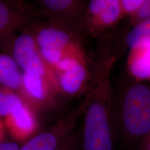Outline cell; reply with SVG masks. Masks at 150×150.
<instances>
[{"label":"cell","instance_id":"6da1fadb","mask_svg":"<svg viewBox=\"0 0 150 150\" xmlns=\"http://www.w3.org/2000/svg\"><path fill=\"white\" fill-rule=\"evenodd\" d=\"M113 63L111 58L104 65L83 103L84 120L79 150H114L116 132L110 81Z\"/></svg>","mask_w":150,"mask_h":150},{"label":"cell","instance_id":"7a4b0ae2","mask_svg":"<svg viewBox=\"0 0 150 150\" xmlns=\"http://www.w3.org/2000/svg\"><path fill=\"white\" fill-rule=\"evenodd\" d=\"M116 136L135 145L150 138V88L134 83L127 88L118 119L113 120Z\"/></svg>","mask_w":150,"mask_h":150},{"label":"cell","instance_id":"3957f363","mask_svg":"<svg viewBox=\"0 0 150 150\" xmlns=\"http://www.w3.org/2000/svg\"><path fill=\"white\" fill-rule=\"evenodd\" d=\"M53 70L59 91L69 95L80 93L88 78L85 56L77 45L65 54Z\"/></svg>","mask_w":150,"mask_h":150},{"label":"cell","instance_id":"277c9868","mask_svg":"<svg viewBox=\"0 0 150 150\" xmlns=\"http://www.w3.org/2000/svg\"><path fill=\"white\" fill-rule=\"evenodd\" d=\"M13 55L24 73L46 79L60 92L54 70L41 56L35 37L24 33L16 38L13 42Z\"/></svg>","mask_w":150,"mask_h":150},{"label":"cell","instance_id":"5b68a950","mask_svg":"<svg viewBox=\"0 0 150 150\" xmlns=\"http://www.w3.org/2000/svg\"><path fill=\"white\" fill-rule=\"evenodd\" d=\"M83 110L82 104L78 109L62 117L50 128L28 140L19 150H57L65 138L73 132Z\"/></svg>","mask_w":150,"mask_h":150},{"label":"cell","instance_id":"8992f818","mask_svg":"<svg viewBox=\"0 0 150 150\" xmlns=\"http://www.w3.org/2000/svg\"><path fill=\"white\" fill-rule=\"evenodd\" d=\"M35 39L41 56L52 70L65 54L76 45L68 31L52 26L41 29Z\"/></svg>","mask_w":150,"mask_h":150},{"label":"cell","instance_id":"52a82bcc","mask_svg":"<svg viewBox=\"0 0 150 150\" xmlns=\"http://www.w3.org/2000/svg\"><path fill=\"white\" fill-rule=\"evenodd\" d=\"M9 132L16 140H28L34 136L38 123L33 109L17 95L10 113L6 116Z\"/></svg>","mask_w":150,"mask_h":150},{"label":"cell","instance_id":"ba28073f","mask_svg":"<svg viewBox=\"0 0 150 150\" xmlns=\"http://www.w3.org/2000/svg\"><path fill=\"white\" fill-rule=\"evenodd\" d=\"M87 13L91 25L96 31L112 27L123 14L120 1L117 0H92Z\"/></svg>","mask_w":150,"mask_h":150},{"label":"cell","instance_id":"9c48e42d","mask_svg":"<svg viewBox=\"0 0 150 150\" xmlns=\"http://www.w3.org/2000/svg\"><path fill=\"white\" fill-rule=\"evenodd\" d=\"M20 91L23 96L37 107L51 104L54 92H59L46 79L24 72Z\"/></svg>","mask_w":150,"mask_h":150},{"label":"cell","instance_id":"30bf717a","mask_svg":"<svg viewBox=\"0 0 150 150\" xmlns=\"http://www.w3.org/2000/svg\"><path fill=\"white\" fill-rule=\"evenodd\" d=\"M27 20L16 3L0 1V42L10 39Z\"/></svg>","mask_w":150,"mask_h":150},{"label":"cell","instance_id":"8fae6325","mask_svg":"<svg viewBox=\"0 0 150 150\" xmlns=\"http://www.w3.org/2000/svg\"><path fill=\"white\" fill-rule=\"evenodd\" d=\"M22 74L12 56L0 54V83L9 90H20Z\"/></svg>","mask_w":150,"mask_h":150},{"label":"cell","instance_id":"7c38bea8","mask_svg":"<svg viewBox=\"0 0 150 150\" xmlns=\"http://www.w3.org/2000/svg\"><path fill=\"white\" fill-rule=\"evenodd\" d=\"M128 68L136 79H150V47L131 50L128 58Z\"/></svg>","mask_w":150,"mask_h":150},{"label":"cell","instance_id":"4fadbf2b","mask_svg":"<svg viewBox=\"0 0 150 150\" xmlns=\"http://www.w3.org/2000/svg\"><path fill=\"white\" fill-rule=\"evenodd\" d=\"M126 43L131 50L150 47V19L136 24L126 36Z\"/></svg>","mask_w":150,"mask_h":150},{"label":"cell","instance_id":"5bb4252c","mask_svg":"<svg viewBox=\"0 0 150 150\" xmlns=\"http://www.w3.org/2000/svg\"><path fill=\"white\" fill-rule=\"evenodd\" d=\"M43 8L50 14H62L68 12L76 4L70 0H45L40 1Z\"/></svg>","mask_w":150,"mask_h":150},{"label":"cell","instance_id":"9a60e30c","mask_svg":"<svg viewBox=\"0 0 150 150\" xmlns=\"http://www.w3.org/2000/svg\"><path fill=\"white\" fill-rule=\"evenodd\" d=\"M17 94L9 89L0 88V117L7 116L10 113Z\"/></svg>","mask_w":150,"mask_h":150},{"label":"cell","instance_id":"2e32d148","mask_svg":"<svg viewBox=\"0 0 150 150\" xmlns=\"http://www.w3.org/2000/svg\"><path fill=\"white\" fill-rule=\"evenodd\" d=\"M57 150H79V136L72 132Z\"/></svg>","mask_w":150,"mask_h":150},{"label":"cell","instance_id":"e0dca14e","mask_svg":"<svg viewBox=\"0 0 150 150\" xmlns=\"http://www.w3.org/2000/svg\"><path fill=\"white\" fill-rule=\"evenodd\" d=\"M133 18L136 24L150 19V0L143 1L138 10L133 15Z\"/></svg>","mask_w":150,"mask_h":150},{"label":"cell","instance_id":"ac0fdd59","mask_svg":"<svg viewBox=\"0 0 150 150\" xmlns=\"http://www.w3.org/2000/svg\"><path fill=\"white\" fill-rule=\"evenodd\" d=\"M143 1L144 0H122L120 5L123 14H131L133 16L138 10Z\"/></svg>","mask_w":150,"mask_h":150},{"label":"cell","instance_id":"d6986e66","mask_svg":"<svg viewBox=\"0 0 150 150\" xmlns=\"http://www.w3.org/2000/svg\"><path fill=\"white\" fill-rule=\"evenodd\" d=\"M20 147L16 142H0V150H19Z\"/></svg>","mask_w":150,"mask_h":150},{"label":"cell","instance_id":"ffe728a7","mask_svg":"<svg viewBox=\"0 0 150 150\" xmlns=\"http://www.w3.org/2000/svg\"><path fill=\"white\" fill-rule=\"evenodd\" d=\"M4 138V133L3 125L1 124V122L0 121V142H2Z\"/></svg>","mask_w":150,"mask_h":150}]
</instances>
